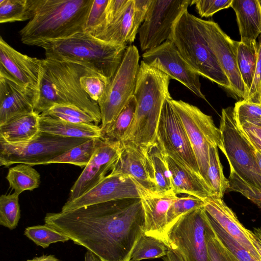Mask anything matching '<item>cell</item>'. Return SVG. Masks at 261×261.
<instances>
[{
    "label": "cell",
    "mask_w": 261,
    "mask_h": 261,
    "mask_svg": "<svg viewBox=\"0 0 261 261\" xmlns=\"http://www.w3.org/2000/svg\"><path fill=\"white\" fill-rule=\"evenodd\" d=\"M44 222L100 261H130L144 233L145 217L141 199L129 198L48 213Z\"/></svg>",
    "instance_id": "1"
},
{
    "label": "cell",
    "mask_w": 261,
    "mask_h": 261,
    "mask_svg": "<svg viewBox=\"0 0 261 261\" xmlns=\"http://www.w3.org/2000/svg\"><path fill=\"white\" fill-rule=\"evenodd\" d=\"M219 130V147L230 167L227 192H237L261 208V170L255 148L238 127L233 107L223 109Z\"/></svg>",
    "instance_id": "2"
},
{
    "label": "cell",
    "mask_w": 261,
    "mask_h": 261,
    "mask_svg": "<svg viewBox=\"0 0 261 261\" xmlns=\"http://www.w3.org/2000/svg\"><path fill=\"white\" fill-rule=\"evenodd\" d=\"M43 64L35 112L41 114L55 105H70L87 113L95 124L101 122L98 105L90 98L80 84L82 76L95 71L85 65L68 61L45 58Z\"/></svg>",
    "instance_id": "3"
},
{
    "label": "cell",
    "mask_w": 261,
    "mask_h": 261,
    "mask_svg": "<svg viewBox=\"0 0 261 261\" xmlns=\"http://www.w3.org/2000/svg\"><path fill=\"white\" fill-rule=\"evenodd\" d=\"M93 0H34L33 17L19 32L21 42L40 46L84 31Z\"/></svg>",
    "instance_id": "4"
},
{
    "label": "cell",
    "mask_w": 261,
    "mask_h": 261,
    "mask_svg": "<svg viewBox=\"0 0 261 261\" xmlns=\"http://www.w3.org/2000/svg\"><path fill=\"white\" fill-rule=\"evenodd\" d=\"M170 80L166 74L141 61L134 94L135 114L122 144L147 146L155 142L163 106L166 100L172 99L169 90Z\"/></svg>",
    "instance_id": "5"
},
{
    "label": "cell",
    "mask_w": 261,
    "mask_h": 261,
    "mask_svg": "<svg viewBox=\"0 0 261 261\" xmlns=\"http://www.w3.org/2000/svg\"><path fill=\"white\" fill-rule=\"evenodd\" d=\"M40 47L44 50L45 58L85 65L110 81L121 63L127 46L112 44L82 31Z\"/></svg>",
    "instance_id": "6"
},
{
    "label": "cell",
    "mask_w": 261,
    "mask_h": 261,
    "mask_svg": "<svg viewBox=\"0 0 261 261\" xmlns=\"http://www.w3.org/2000/svg\"><path fill=\"white\" fill-rule=\"evenodd\" d=\"M169 40L200 76L231 91L229 81L202 32L198 17L185 11L175 22Z\"/></svg>",
    "instance_id": "7"
},
{
    "label": "cell",
    "mask_w": 261,
    "mask_h": 261,
    "mask_svg": "<svg viewBox=\"0 0 261 261\" xmlns=\"http://www.w3.org/2000/svg\"><path fill=\"white\" fill-rule=\"evenodd\" d=\"M208 216L201 207L180 217L167 231L168 251L164 261H210Z\"/></svg>",
    "instance_id": "8"
},
{
    "label": "cell",
    "mask_w": 261,
    "mask_h": 261,
    "mask_svg": "<svg viewBox=\"0 0 261 261\" xmlns=\"http://www.w3.org/2000/svg\"><path fill=\"white\" fill-rule=\"evenodd\" d=\"M139 59L138 48L134 45L127 46L121 63L98 102L101 118L100 127L103 133L113 123L134 96Z\"/></svg>",
    "instance_id": "9"
},
{
    "label": "cell",
    "mask_w": 261,
    "mask_h": 261,
    "mask_svg": "<svg viewBox=\"0 0 261 261\" xmlns=\"http://www.w3.org/2000/svg\"><path fill=\"white\" fill-rule=\"evenodd\" d=\"M89 139L63 137L40 132L35 138L25 143L11 144L0 141V165H46L53 159Z\"/></svg>",
    "instance_id": "10"
},
{
    "label": "cell",
    "mask_w": 261,
    "mask_h": 261,
    "mask_svg": "<svg viewBox=\"0 0 261 261\" xmlns=\"http://www.w3.org/2000/svg\"><path fill=\"white\" fill-rule=\"evenodd\" d=\"M170 101L186 132L199 173L207 185L210 148L218 146L220 139L219 128L216 126L211 116L197 107L181 100L171 99Z\"/></svg>",
    "instance_id": "11"
},
{
    "label": "cell",
    "mask_w": 261,
    "mask_h": 261,
    "mask_svg": "<svg viewBox=\"0 0 261 261\" xmlns=\"http://www.w3.org/2000/svg\"><path fill=\"white\" fill-rule=\"evenodd\" d=\"M191 3L190 0H152L139 30L141 50L152 49L169 40L175 22Z\"/></svg>",
    "instance_id": "12"
},
{
    "label": "cell",
    "mask_w": 261,
    "mask_h": 261,
    "mask_svg": "<svg viewBox=\"0 0 261 261\" xmlns=\"http://www.w3.org/2000/svg\"><path fill=\"white\" fill-rule=\"evenodd\" d=\"M170 100H166L163 106L156 128L155 142L165 155L200 175L186 132Z\"/></svg>",
    "instance_id": "13"
},
{
    "label": "cell",
    "mask_w": 261,
    "mask_h": 261,
    "mask_svg": "<svg viewBox=\"0 0 261 261\" xmlns=\"http://www.w3.org/2000/svg\"><path fill=\"white\" fill-rule=\"evenodd\" d=\"M202 32L218 63L227 76L231 91L243 100L248 92L242 79L237 64V48L239 41L231 39L218 23L198 18Z\"/></svg>",
    "instance_id": "14"
},
{
    "label": "cell",
    "mask_w": 261,
    "mask_h": 261,
    "mask_svg": "<svg viewBox=\"0 0 261 261\" xmlns=\"http://www.w3.org/2000/svg\"><path fill=\"white\" fill-rule=\"evenodd\" d=\"M142 60L177 80L198 97L206 100L201 90L199 76L182 57L177 48L170 40L159 46L145 51Z\"/></svg>",
    "instance_id": "15"
},
{
    "label": "cell",
    "mask_w": 261,
    "mask_h": 261,
    "mask_svg": "<svg viewBox=\"0 0 261 261\" xmlns=\"http://www.w3.org/2000/svg\"><path fill=\"white\" fill-rule=\"evenodd\" d=\"M147 195L130 176L110 173L99 183L82 196L70 202H66L61 212L113 200L142 199Z\"/></svg>",
    "instance_id": "16"
},
{
    "label": "cell",
    "mask_w": 261,
    "mask_h": 261,
    "mask_svg": "<svg viewBox=\"0 0 261 261\" xmlns=\"http://www.w3.org/2000/svg\"><path fill=\"white\" fill-rule=\"evenodd\" d=\"M122 148L120 142L101 138L89 162L71 187L66 202L82 196L103 180L118 160Z\"/></svg>",
    "instance_id": "17"
},
{
    "label": "cell",
    "mask_w": 261,
    "mask_h": 261,
    "mask_svg": "<svg viewBox=\"0 0 261 261\" xmlns=\"http://www.w3.org/2000/svg\"><path fill=\"white\" fill-rule=\"evenodd\" d=\"M110 173L130 176L147 194L156 192L153 168L146 146L133 143L122 144L120 154Z\"/></svg>",
    "instance_id": "18"
},
{
    "label": "cell",
    "mask_w": 261,
    "mask_h": 261,
    "mask_svg": "<svg viewBox=\"0 0 261 261\" xmlns=\"http://www.w3.org/2000/svg\"><path fill=\"white\" fill-rule=\"evenodd\" d=\"M39 92L21 85L0 68V125L34 112Z\"/></svg>",
    "instance_id": "19"
},
{
    "label": "cell",
    "mask_w": 261,
    "mask_h": 261,
    "mask_svg": "<svg viewBox=\"0 0 261 261\" xmlns=\"http://www.w3.org/2000/svg\"><path fill=\"white\" fill-rule=\"evenodd\" d=\"M0 68L21 85L39 93L43 59L23 54L0 37Z\"/></svg>",
    "instance_id": "20"
},
{
    "label": "cell",
    "mask_w": 261,
    "mask_h": 261,
    "mask_svg": "<svg viewBox=\"0 0 261 261\" xmlns=\"http://www.w3.org/2000/svg\"><path fill=\"white\" fill-rule=\"evenodd\" d=\"M203 201V207L208 215L256 259L261 261V257L252 242L251 230L242 225L223 198L211 195Z\"/></svg>",
    "instance_id": "21"
},
{
    "label": "cell",
    "mask_w": 261,
    "mask_h": 261,
    "mask_svg": "<svg viewBox=\"0 0 261 261\" xmlns=\"http://www.w3.org/2000/svg\"><path fill=\"white\" fill-rule=\"evenodd\" d=\"M177 196L171 191L151 193L141 199L145 217L144 233L162 241L167 246V213Z\"/></svg>",
    "instance_id": "22"
},
{
    "label": "cell",
    "mask_w": 261,
    "mask_h": 261,
    "mask_svg": "<svg viewBox=\"0 0 261 261\" xmlns=\"http://www.w3.org/2000/svg\"><path fill=\"white\" fill-rule=\"evenodd\" d=\"M134 11V0H127L122 9L115 15L105 18L90 34L106 42L119 45L129 44Z\"/></svg>",
    "instance_id": "23"
},
{
    "label": "cell",
    "mask_w": 261,
    "mask_h": 261,
    "mask_svg": "<svg viewBox=\"0 0 261 261\" xmlns=\"http://www.w3.org/2000/svg\"><path fill=\"white\" fill-rule=\"evenodd\" d=\"M165 156L175 194H186L202 200L212 195L209 187L199 174L169 156Z\"/></svg>",
    "instance_id": "24"
},
{
    "label": "cell",
    "mask_w": 261,
    "mask_h": 261,
    "mask_svg": "<svg viewBox=\"0 0 261 261\" xmlns=\"http://www.w3.org/2000/svg\"><path fill=\"white\" fill-rule=\"evenodd\" d=\"M39 129L41 132L63 137L90 139L103 136L100 126L94 123H72L40 114Z\"/></svg>",
    "instance_id": "25"
},
{
    "label": "cell",
    "mask_w": 261,
    "mask_h": 261,
    "mask_svg": "<svg viewBox=\"0 0 261 261\" xmlns=\"http://www.w3.org/2000/svg\"><path fill=\"white\" fill-rule=\"evenodd\" d=\"M241 42L256 41L261 34V7L259 0H232Z\"/></svg>",
    "instance_id": "26"
},
{
    "label": "cell",
    "mask_w": 261,
    "mask_h": 261,
    "mask_svg": "<svg viewBox=\"0 0 261 261\" xmlns=\"http://www.w3.org/2000/svg\"><path fill=\"white\" fill-rule=\"evenodd\" d=\"M39 115L34 112L16 117L0 125V141L19 144L34 139L40 133Z\"/></svg>",
    "instance_id": "27"
},
{
    "label": "cell",
    "mask_w": 261,
    "mask_h": 261,
    "mask_svg": "<svg viewBox=\"0 0 261 261\" xmlns=\"http://www.w3.org/2000/svg\"><path fill=\"white\" fill-rule=\"evenodd\" d=\"M257 55L258 43L256 41L247 42L239 41L237 54V64L248 94L254 78Z\"/></svg>",
    "instance_id": "28"
},
{
    "label": "cell",
    "mask_w": 261,
    "mask_h": 261,
    "mask_svg": "<svg viewBox=\"0 0 261 261\" xmlns=\"http://www.w3.org/2000/svg\"><path fill=\"white\" fill-rule=\"evenodd\" d=\"M146 147L148 157L153 168L155 193H163L173 191L171 174L165 155L155 141Z\"/></svg>",
    "instance_id": "29"
},
{
    "label": "cell",
    "mask_w": 261,
    "mask_h": 261,
    "mask_svg": "<svg viewBox=\"0 0 261 261\" xmlns=\"http://www.w3.org/2000/svg\"><path fill=\"white\" fill-rule=\"evenodd\" d=\"M10 187L18 195L25 191H33L40 184V175L33 166L24 164L10 168L6 177Z\"/></svg>",
    "instance_id": "30"
},
{
    "label": "cell",
    "mask_w": 261,
    "mask_h": 261,
    "mask_svg": "<svg viewBox=\"0 0 261 261\" xmlns=\"http://www.w3.org/2000/svg\"><path fill=\"white\" fill-rule=\"evenodd\" d=\"M34 8V0H0V22L30 20Z\"/></svg>",
    "instance_id": "31"
},
{
    "label": "cell",
    "mask_w": 261,
    "mask_h": 261,
    "mask_svg": "<svg viewBox=\"0 0 261 261\" xmlns=\"http://www.w3.org/2000/svg\"><path fill=\"white\" fill-rule=\"evenodd\" d=\"M100 139H89L53 159L47 165L52 163H65L85 168L91 160Z\"/></svg>",
    "instance_id": "32"
},
{
    "label": "cell",
    "mask_w": 261,
    "mask_h": 261,
    "mask_svg": "<svg viewBox=\"0 0 261 261\" xmlns=\"http://www.w3.org/2000/svg\"><path fill=\"white\" fill-rule=\"evenodd\" d=\"M207 183L212 195L223 198L225 193L227 192L228 181L223 174L217 146L210 148Z\"/></svg>",
    "instance_id": "33"
},
{
    "label": "cell",
    "mask_w": 261,
    "mask_h": 261,
    "mask_svg": "<svg viewBox=\"0 0 261 261\" xmlns=\"http://www.w3.org/2000/svg\"><path fill=\"white\" fill-rule=\"evenodd\" d=\"M135 111L136 100L133 96L113 123L103 133L102 139L111 141L121 142L131 126Z\"/></svg>",
    "instance_id": "34"
},
{
    "label": "cell",
    "mask_w": 261,
    "mask_h": 261,
    "mask_svg": "<svg viewBox=\"0 0 261 261\" xmlns=\"http://www.w3.org/2000/svg\"><path fill=\"white\" fill-rule=\"evenodd\" d=\"M168 251V247L162 241L143 233L137 243L130 261L162 257Z\"/></svg>",
    "instance_id": "35"
},
{
    "label": "cell",
    "mask_w": 261,
    "mask_h": 261,
    "mask_svg": "<svg viewBox=\"0 0 261 261\" xmlns=\"http://www.w3.org/2000/svg\"><path fill=\"white\" fill-rule=\"evenodd\" d=\"M207 215L213 229L224 246L231 261H258L207 214Z\"/></svg>",
    "instance_id": "36"
},
{
    "label": "cell",
    "mask_w": 261,
    "mask_h": 261,
    "mask_svg": "<svg viewBox=\"0 0 261 261\" xmlns=\"http://www.w3.org/2000/svg\"><path fill=\"white\" fill-rule=\"evenodd\" d=\"M24 234L43 248H47L52 243L69 240L65 235L46 224L28 227Z\"/></svg>",
    "instance_id": "37"
},
{
    "label": "cell",
    "mask_w": 261,
    "mask_h": 261,
    "mask_svg": "<svg viewBox=\"0 0 261 261\" xmlns=\"http://www.w3.org/2000/svg\"><path fill=\"white\" fill-rule=\"evenodd\" d=\"M20 218L19 195L3 194L0 197V224L10 230L15 228Z\"/></svg>",
    "instance_id": "38"
},
{
    "label": "cell",
    "mask_w": 261,
    "mask_h": 261,
    "mask_svg": "<svg viewBox=\"0 0 261 261\" xmlns=\"http://www.w3.org/2000/svg\"><path fill=\"white\" fill-rule=\"evenodd\" d=\"M203 201L195 196L189 195L180 197L177 196L167 213V231L180 217L189 212L203 207Z\"/></svg>",
    "instance_id": "39"
},
{
    "label": "cell",
    "mask_w": 261,
    "mask_h": 261,
    "mask_svg": "<svg viewBox=\"0 0 261 261\" xmlns=\"http://www.w3.org/2000/svg\"><path fill=\"white\" fill-rule=\"evenodd\" d=\"M40 115L72 123H95L87 113L70 105H55Z\"/></svg>",
    "instance_id": "40"
},
{
    "label": "cell",
    "mask_w": 261,
    "mask_h": 261,
    "mask_svg": "<svg viewBox=\"0 0 261 261\" xmlns=\"http://www.w3.org/2000/svg\"><path fill=\"white\" fill-rule=\"evenodd\" d=\"M233 110L234 119L238 126L244 123L261 124V103L242 99L235 103Z\"/></svg>",
    "instance_id": "41"
},
{
    "label": "cell",
    "mask_w": 261,
    "mask_h": 261,
    "mask_svg": "<svg viewBox=\"0 0 261 261\" xmlns=\"http://www.w3.org/2000/svg\"><path fill=\"white\" fill-rule=\"evenodd\" d=\"M109 81L96 72H91L81 77L80 84L90 98L98 104L104 95Z\"/></svg>",
    "instance_id": "42"
},
{
    "label": "cell",
    "mask_w": 261,
    "mask_h": 261,
    "mask_svg": "<svg viewBox=\"0 0 261 261\" xmlns=\"http://www.w3.org/2000/svg\"><path fill=\"white\" fill-rule=\"evenodd\" d=\"M109 0H93L90 9L84 31L90 33L103 22Z\"/></svg>",
    "instance_id": "43"
},
{
    "label": "cell",
    "mask_w": 261,
    "mask_h": 261,
    "mask_svg": "<svg viewBox=\"0 0 261 261\" xmlns=\"http://www.w3.org/2000/svg\"><path fill=\"white\" fill-rule=\"evenodd\" d=\"M232 0H193L191 5H194L201 17H209L222 9L231 6Z\"/></svg>",
    "instance_id": "44"
},
{
    "label": "cell",
    "mask_w": 261,
    "mask_h": 261,
    "mask_svg": "<svg viewBox=\"0 0 261 261\" xmlns=\"http://www.w3.org/2000/svg\"><path fill=\"white\" fill-rule=\"evenodd\" d=\"M207 245L210 261H231L211 223L207 230Z\"/></svg>",
    "instance_id": "45"
},
{
    "label": "cell",
    "mask_w": 261,
    "mask_h": 261,
    "mask_svg": "<svg viewBox=\"0 0 261 261\" xmlns=\"http://www.w3.org/2000/svg\"><path fill=\"white\" fill-rule=\"evenodd\" d=\"M152 0H134V11L132 27L130 34L129 44L133 43L139 29L144 22L149 6Z\"/></svg>",
    "instance_id": "46"
},
{
    "label": "cell",
    "mask_w": 261,
    "mask_h": 261,
    "mask_svg": "<svg viewBox=\"0 0 261 261\" xmlns=\"http://www.w3.org/2000/svg\"><path fill=\"white\" fill-rule=\"evenodd\" d=\"M245 100L251 102L261 103V34L258 43V55L254 78Z\"/></svg>",
    "instance_id": "47"
},
{
    "label": "cell",
    "mask_w": 261,
    "mask_h": 261,
    "mask_svg": "<svg viewBox=\"0 0 261 261\" xmlns=\"http://www.w3.org/2000/svg\"><path fill=\"white\" fill-rule=\"evenodd\" d=\"M238 127L253 147L261 153V124L252 125L244 123Z\"/></svg>",
    "instance_id": "48"
},
{
    "label": "cell",
    "mask_w": 261,
    "mask_h": 261,
    "mask_svg": "<svg viewBox=\"0 0 261 261\" xmlns=\"http://www.w3.org/2000/svg\"><path fill=\"white\" fill-rule=\"evenodd\" d=\"M252 242L261 257V228L251 231Z\"/></svg>",
    "instance_id": "49"
},
{
    "label": "cell",
    "mask_w": 261,
    "mask_h": 261,
    "mask_svg": "<svg viewBox=\"0 0 261 261\" xmlns=\"http://www.w3.org/2000/svg\"><path fill=\"white\" fill-rule=\"evenodd\" d=\"M27 261H61L53 255H42Z\"/></svg>",
    "instance_id": "50"
},
{
    "label": "cell",
    "mask_w": 261,
    "mask_h": 261,
    "mask_svg": "<svg viewBox=\"0 0 261 261\" xmlns=\"http://www.w3.org/2000/svg\"><path fill=\"white\" fill-rule=\"evenodd\" d=\"M85 261H100V260L94 253L88 250L85 255Z\"/></svg>",
    "instance_id": "51"
},
{
    "label": "cell",
    "mask_w": 261,
    "mask_h": 261,
    "mask_svg": "<svg viewBox=\"0 0 261 261\" xmlns=\"http://www.w3.org/2000/svg\"><path fill=\"white\" fill-rule=\"evenodd\" d=\"M255 155L258 166L261 170V153L255 149Z\"/></svg>",
    "instance_id": "52"
},
{
    "label": "cell",
    "mask_w": 261,
    "mask_h": 261,
    "mask_svg": "<svg viewBox=\"0 0 261 261\" xmlns=\"http://www.w3.org/2000/svg\"><path fill=\"white\" fill-rule=\"evenodd\" d=\"M259 3H260V7H261V0H259Z\"/></svg>",
    "instance_id": "53"
}]
</instances>
